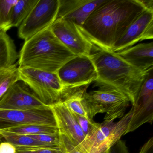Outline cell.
Wrapping results in <instances>:
<instances>
[{
	"instance_id": "1",
	"label": "cell",
	"mask_w": 153,
	"mask_h": 153,
	"mask_svg": "<svg viewBox=\"0 0 153 153\" xmlns=\"http://www.w3.org/2000/svg\"><path fill=\"white\" fill-rule=\"evenodd\" d=\"M145 10L140 0H104L90 14L80 29L93 44L112 50Z\"/></svg>"
},
{
	"instance_id": "2",
	"label": "cell",
	"mask_w": 153,
	"mask_h": 153,
	"mask_svg": "<svg viewBox=\"0 0 153 153\" xmlns=\"http://www.w3.org/2000/svg\"><path fill=\"white\" fill-rule=\"evenodd\" d=\"M95 67L98 80L111 85L125 94L131 104L136 102L146 72L129 64L112 50L93 45L89 55Z\"/></svg>"
},
{
	"instance_id": "3",
	"label": "cell",
	"mask_w": 153,
	"mask_h": 153,
	"mask_svg": "<svg viewBox=\"0 0 153 153\" xmlns=\"http://www.w3.org/2000/svg\"><path fill=\"white\" fill-rule=\"evenodd\" d=\"M19 56V67L57 73L76 55L62 44L50 27L25 41Z\"/></svg>"
},
{
	"instance_id": "4",
	"label": "cell",
	"mask_w": 153,
	"mask_h": 153,
	"mask_svg": "<svg viewBox=\"0 0 153 153\" xmlns=\"http://www.w3.org/2000/svg\"><path fill=\"white\" fill-rule=\"evenodd\" d=\"M97 88L83 94V98L89 117L92 119L98 114H105L104 121H114L122 118L131 104L128 97L114 87L97 80Z\"/></svg>"
},
{
	"instance_id": "5",
	"label": "cell",
	"mask_w": 153,
	"mask_h": 153,
	"mask_svg": "<svg viewBox=\"0 0 153 153\" xmlns=\"http://www.w3.org/2000/svg\"><path fill=\"white\" fill-rule=\"evenodd\" d=\"M132 114L131 107L117 121H104L98 123L92 132L76 147L83 153H106L127 134Z\"/></svg>"
},
{
	"instance_id": "6",
	"label": "cell",
	"mask_w": 153,
	"mask_h": 153,
	"mask_svg": "<svg viewBox=\"0 0 153 153\" xmlns=\"http://www.w3.org/2000/svg\"><path fill=\"white\" fill-rule=\"evenodd\" d=\"M20 80L25 83L39 99L47 105L63 102L68 93L57 73L26 67H19Z\"/></svg>"
},
{
	"instance_id": "7",
	"label": "cell",
	"mask_w": 153,
	"mask_h": 153,
	"mask_svg": "<svg viewBox=\"0 0 153 153\" xmlns=\"http://www.w3.org/2000/svg\"><path fill=\"white\" fill-rule=\"evenodd\" d=\"M57 74L68 93L74 88L88 86L98 79L95 67L89 55L75 56L62 65Z\"/></svg>"
},
{
	"instance_id": "8",
	"label": "cell",
	"mask_w": 153,
	"mask_h": 153,
	"mask_svg": "<svg viewBox=\"0 0 153 153\" xmlns=\"http://www.w3.org/2000/svg\"><path fill=\"white\" fill-rule=\"evenodd\" d=\"M59 0H39L18 30V36L25 41L50 27L56 20Z\"/></svg>"
},
{
	"instance_id": "9",
	"label": "cell",
	"mask_w": 153,
	"mask_h": 153,
	"mask_svg": "<svg viewBox=\"0 0 153 153\" xmlns=\"http://www.w3.org/2000/svg\"><path fill=\"white\" fill-rule=\"evenodd\" d=\"M51 28L54 35L74 55H89L94 44L73 22L59 19Z\"/></svg>"
},
{
	"instance_id": "10",
	"label": "cell",
	"mask_w": 153,
	"mask_h": 153,
	"mask_svg": "<svg viewBox=\"0 0 153 153\" xmlns=\"http://www.w3.org/2000/svg\"><path fill=\"white\" fill-rule=\"evenodd\" d=\"M132 108V116L127 134L135 131L145 123H153V68L148 71Z\"/></svg>"
},
{
	"instance_id": "11",
	"label": "cell",
	"mask_w": 153,
	"mask_h": 153,
	"mask_svg": "<svg viewBox=\"0 0 153 153\" xmlns=\"http://www.w3.org/2000/svg\"><path fill=\"white\" fill-rule=\"evenodd\" d=\"M38 124L57 127L51 106L25 110L0 109V129L13 126Z\"/></svg>"
},
{
	"instance_id": "12",
	"label": "cell",
	"mask_w": 153,
	"mask_h": 153,
	"mask_svg": "<svg viewBox=\"0 0 153 153\" xmlns=\"http://www.w3.org/2000/svg\"><path fill=\"white\" fill-rule=\"evenodd\" d=\"M50 105L44 103L23 81L12 85L0 99V109L25 110L45 109Z\"/></svg>"
},
{
	"instance_id": "13",
	"label": "cell",
	"mask_w": 153,
	"mask_h": 153,
	"mask_svg": "<svg viewBox=\"0 0 153 153\" xmlns=\"http://www.w3.org/2000/svg\"><path fill=\"white\" fill-rule=\"evenodd\" d=\"M153 38V11L145 10L128 27L112 51H120L138 42Z\"/></svg>"
},
{
	"instance_id": "14",
	"label": "cell",
	"mask_w": 153,
	"mask_h": 153,
	"mask_svg": "<svg viewBox=\"0 0 153 153\" xmlns=\"http://www.w3.org/2000/svg\"><path fill=\"white\" fill-rule=\"evenodd\" d=\"M104 0H59L57 19L71 21L79 28Z\"/></svg>"
},
{
	"instance_id": "15",
	"label": "cell",
	"mask_w": 153,
	"mask_h": 153,
	"mask_svg": "<svg viewBox=\"0 0 153 153\" xmlns=\"http://www.w3.org/2000/svg\"><path fill=\"white\" fill-rule=\"evenodd\" d=\"M56 121L59 135H63L74 146H78L84 140L85 135L74 114L63 102L51 105Z\"/></svg>"
},
{
	"instance_id": "16",
	"label": "cell",
	"mask_w": 153,
	"mask_h": 153,
	"mask_svg": "<svg viewBox=\"0 0 153 153\" xmlns=\"http://www.w3.org/2000/svg\"><path fill=\"white\" fill-rule=\"evenodd\" d=\"M125 61L143 72L153 68V42L138 44L116 52Z\"/></svg>"
},
{
	"instance_id": "17",
	"label": "cell",
	"mask_w": 153,
	"mask_h": 153,
	"mask_svg": "<svg viewBox=\"0 0 153 153\" xmlns=\"http://www.w3.org/2000/svg\"><path fill=\"white\" fill-rule=\"evenodd\" d=\"M19 56L14 41L7 33L0 31V70L14 65Z\"/></svg>"
},
{
	"instance_id": "18",
	"label": "cell",
	"mask_w": 153,
	"mask_h": 153,
	"mask_svg": "<svg viewBox=\"0 0 153 153\" xmlns=\"http://www.w3.org/2000/svg\"><path fill=\"white\" fill-rule=\"evenodd\" d=\"M87 87L76 88L64 99L63 102L72 113L92 119L89 117L87 108L83 98V94Z\"/></svg>"
},
{
	"instance_id": "19",
	"label": "cell",
	"mask_w": 153,
	"mask_h": 153,
	"mask_svg": "<svg viewBox=\"0 0 153 153\" xmlns=\"http://www.w3.org/2000/svg\"><path fill=\"white\" fill-rule=\"evenodd\" d=\"M39 0H21L12 7L10 14V28L20 26Z\"/></svg>"
},
{
	"instance_id": "20",
	"label": "cell",
	"mask_w": 153,
	"mask_h": 153,
	"mask_svg": "<svg viewBox=\"0 0 153 153\" xmlns=\"http://www.w3.org/2000/svg\"><path fill=\"white\" fill-rule=\"evenodd\" d=\"M0 134L6 141L13 144L16 147H49L27 135L10 132L3 129H0Z\"/></svg>"
},
{
	"instance_id": "21",
	"label": "cell",
	"mask_w": 153,
	"mask_h": 153,
	"mask_svg": "<svg viewBox=\"0 0 153 153\" xmlns=\"http://www.w3.org/2000/svg\"><path fill=\"white\" fill-rule=\"evenodd\" d=\"M3 130L10 132L24 134L27 136L41 134H56L59 133L57 127L38 124H28L13 126Z\"/></svg>"
},
{
	"instance_id": "22",
	"label": "cell",
	"mask_w": 153,
	"mask_h": 153,
	"mask_svg": "<svg viewBox=\"0 0 153 153\" xmlns=\"http://www.w3.org/2000/svg\"><path fill=\"white\" fill-rule=\"evenodd\" d=\"M18 64L0 70V99L12 85L21 81Z\"/></svg>"
},
{
	"instance_id": "23",
	"label": "cell",
	"mask_w": 153,
	"mask_h": 153,
	"mask_svg": "<svg viewBox=\"0 0 153 153\" xmlns=\"http://www.w3.org/2000/svg\"><path fill=\"white\" fill-rule=\"evenodd\" d=\"M17 0H0V31L7 33L10 29V14Z\"/></svg>"
},
{
	"instance_id": "24",
	"label": "cell",
	"mask_w": 153,
	"mask_h": 153,
	"mask_svg": "<svg viewBox=\"0 0 153 153\" xmlns=\"http://www.w3.org/2000/svg\"><path fill=\"white\" fill-rule=\"evenodd\" d=\"M16 153H65L60 146L52 147H16Z\"/></svg>"
},
{
	"instance_id": "25",
	"label": "cell",
	"mask_w": 153,
	"mask_h": 153,
	"mask_svg": "<svg viewBox=\"0 0 153 153\" xmlns=\"http://www.w3.org/2000/svg\"><path fill=\"white\" fill-rule=\"evenodd\" d=\"M49 147L59 146V136L56 134H41L29 136Z\"/></svg>"
},
{
	"instance_id": "26",
	"label": "cell",
	"mask_w": 153,
	"mask_h": 153,
	"mask_svg": "<svg viewBox=\"0 0 153 153\" xmlns=\"http://www.w3.org/2000/svg\"><path fill=\"white\" fill-rule=\"evenodd\" d=\"M73 114L79 127L84 132L85 137L91 133L98 124L97 123L94 121V120L85 118L74 114Z\"/></svg>"
},
{
	"instance_id": "27",
	"label": "cell",
	"mask_w": 153,
	"mask_h": 153,
	"mask_svg": "<svg viewBox=\"0 0 153 153\" xmlns=\"http://www.w3.org/2000/svg\"><path fill=\"white\" fill-rule=\"evenodd\" d=\"M59 146L65 153H83L68 139L63 135H59Z\"/></svg>"
},
{
	"instance_id": "28",
	"label": "cell",
	"mask_w": 153,
	"mask_h": 153,
	"mask_svg": "<svg viewBox=\"0 0 153 153\" xmlns=\"http://www.w3.org/2000/svg\"><path fill=\"white\" fill-rule=\"evenodd\" d=\"M105 153H129V152L125 141L120 140Z\"/></svg>"
},
{
	"instance_id": "29",
	"label": "cell",
	"mask_w": 153,
	"mask_h": 153,
	"mask_svg": "<svg viewBox=\"0 0 153 153\" xmlns=\"http://www.w3.org/2000/svg\"><path fill=\"white\" fill-rule=\"evenodd\" d=\"M16 148L13 144L7 141L0 143V153H16Z\"/></svg>"
},
{
	"instance_id": "30",
	"label": "cell",
	"mask_w": 153,
	"mask_h": 153,
	"mask_svg": "<svg viewBox=\"0 0 153 153\" xmlns=\"http://www.w3.org/2000/svg\"><path fill=\"white\" fill-rule=\"evenodd\" d=\"M138 153H153V141L148 140L141 147Z\"/></svg>"
},
{
	"instance_id": "31",
	"label": "cell",
	"mask_w": 153,
	"mask_h": 153,
	"mask_svg": "<svg viewBox=\"0 0 153 153\" xmlns=\"http://www.w3.org/2000/svg\"><path fill=\"white\" fill-rule=\"evenodd\" d=\"M142 4L145 7V8L148 10L153 11V0H149V1H144L140 0Z\"/></svg>"
},
{
	"instance_id": "32",
	"label": "cell",
	"mask_w": 153,
	"mask_h": 153,
	"mask_svg": "<svg viewBox=\"0 0 153 153\" xmlns=\"http://www.w3.org/2000/svg\"><path fill=\"white\" fill-rule=\"evenodd\" d=\"M2 139H3V138H2V137H1V135L0 134V143L2 142Z\"/></svg>"
}]
</instances>
